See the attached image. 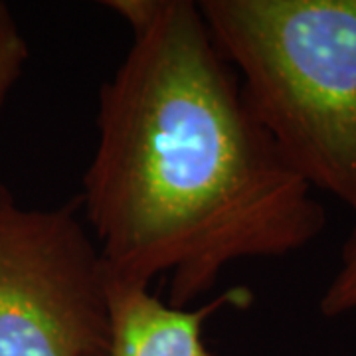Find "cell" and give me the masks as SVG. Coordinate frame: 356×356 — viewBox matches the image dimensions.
<instances>
[{
  "label": "cell",
  "mask_w": 356,
  "mask_h": 356,
  "mask_svg": "<svg viewBox=\"0 0 356 356\" xmlns=\"http://www.w3.org/2000/svg\"><path fill=\"white\" fill-rule=\"evenodd\" d=\"M318 309L329 318L356 313V228L344 242L341 266L323 293Z\"/></svg>",
  "instance_id": "obj_6"
},
{
  "label": "cell",
  "mask_w": 356,
  "mask_h": 356,
  "mask_svg": "<svg viewBox=\"0 0 356 356\" xmlns=\"http://www.w3.org/2000/svg\"><path fill=\"white\" fill-rule=\"evenodd\" d=\"M79 208H26L0 184V356L107 350L109 269Z\"/></svg>",
  "instance_id": "obj_3"
},
{
  "label": "cell",
  "mask_w": 356,
  "mask_h": 356,
  "mask_svg": "<svg viewBox=\"0 0 356 356\" xmlns=\"http://www.w3.org/2000/svg\"><path fill=\"white\" fill-rule=\"evenodd\" d=\"M198 8L285 161L356 214V0H200Z\"/></svg>",
  "instance_id": "obj_2"
},
{
  "label": "cell",
  "mask_w": 356,
  "mask_h": 356,
  "mask_svg": "<svg viewBox=\"0 0 356 356\" xmlns=\"http://www.w3.org/2000/svg\"><path fill=\"white\" fill-rule=\"evenodd\" d=\"M131 46L97 97L79 198L113 277L188 307L243 259L305 250L327 228L313 188L255 119L198 2L109 0Z\"/></svg>",
  "instance_id": "obj_1"
},
{
  "label": "cell",
  "mask_w": 356,
  "mask_h": 356,
  "mask_svg": "<svg viewBox=\"0 0 356 356\" xmlns=\"http://www.w3.org/2000/svg\"><path fill=\"white\" fill-rule=\"evenodd\" d=\"M30 58L28 42L13 10L0 2V107L6 103L24 74Z\"/></svg>",
  "instance_id": "obj_5"
},
{
  "label": "cell",
  "mask_w": 356,
  "mask_h": 356,
  "mask_svg": "<svg viewBox=\"0 0 356 356\" xmlns=\"http://www.w3.org/2000/svg\"><path fill=\"white\" fill-rule=\"evenodd\" d=\"M252 291L234 287L194 309H177L151 287L109 273L111 341L102 356H212L204 344V323L220 309H243Z\"/></svg>",
  "instance_id": "obj_4"
}]
</instances>
